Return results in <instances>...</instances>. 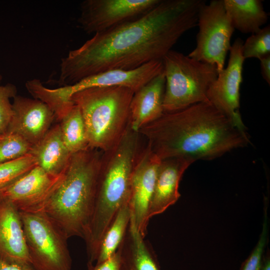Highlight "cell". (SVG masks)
<instances>
[{"label": "cell", "instance_id": "5", "mask_svg": "<svg viewBox=\"0 0 270 270\" xmlns=\"http://www.w3.org/2000/svg\"><path fill=\"white\" fill-rule=\"evenodd\" d=\"M134 93L124 86H97L72 96L82 113L90 148L106 152L118 143L130 126Z\"/></svg>", "mask_w": 270, "mask_h": 270}, {"label": "cell", "instance_id": "29", "mask_svg": "<svg viewBox=\"0 0 270 270\" xmlns=\"http://www.w3.org/2000/svg\"><path fill=\"white\" fill-rule=\"evenodd\" d=\"M0 270H36L31 264L0 258Z\"/></svg>", "mask_w": 270, "mask_h": 270}, {"label": "cell", "instance_id": "2", "mask_svg": "<svg viewBox=\"0 0 270 270\" xmlns=\"http://www.w3.org/2000/svg\"><path fill=\"white\" fill-rule=\"evenodd\" d=\"M138 133L160 160L174 157L212 160L250 144L246 130L208 101L164 112Z\"/></svg>", "mask_w": 270, "mask_h": 270}, {"label": "cell", "instance_id": "9", "mask_svg": "<svg viewBox=\"0 0 270 270\" xmlns=\"http://www.w3.org/2000/svg\"><path fill=\"white\" fill-rule=\"evenodd\" d=\"M162 0H85L78 23L88 34L100 33L138 18Z\"/></svg>", "mask_w": 270, "mask_h": 270}, {"label": "cell", "instance_id": "8", "mask_svg": "<svg viewBox=\"0 0 270 270\" xmlns=\"http://www.w3.org/2000/svg\"><path fill=\"white\" fill-rule=\"evenodd\" d=\"M197 26L196 46L188 56L215 66L219 72L224 68L234 30L224 0L204 3L198 14Z\"/></svg>", "mask_w": 270, "mask_h": 270}, {"label": "cell", "instance_id": "28", "mask_svg": "<svg viewBox=\"0 0 270 270\" xmlns=\"http://www.w3.org/2000/svg\"><path fill=\"white\" fill-rule=\"evenodd\" d=\"M120 266V252L118 250L105 261L93 266H88V270H119Z\"/></svg>", "mask_w": 270, "mask_h": 270}, {"label": "cell", "instance_id": "33", "mask_svg": "<svg viewBox=\"0 0 270 270\" xmlns=\"http://www.w3.org/2000/svg\"><path fill=\"white\" fill-rule=\"evenodd\" d=\"M4 135H5V134L0 136V141L2 140L4 138Z\"/></svg>", "mask_w": 270, "mask_h": 270}, {"label": "cell", "instance_id": "3", "mask_svg": "<svg viewBox=\"0 0 270 270\" xmlns=\"http://www.w3.org/2000/svg\"><path fill=\"white\" fill-rule=\"evenodd\" d=\"M140 136L130 126L114 147L102 152L84 239L88 264L94 263L102 235L120 209L128 204L132 173L140 151Z\"/></svg>", "mask_w": 270, "mask_h": 270}, {"label": "cell", "instance_id": "4", "mask_svg": "<svg viewBox=\"0 0 270 270\" xmlns=\"http://www.w3.org/2000/svg\"><path fill=\"white\" fill-rule=\"evenodd\" d=\"M102 152L72 154L62 178L42 210L68 238L88 234Z\"/></svg>", "mask_w": 270, "mask_h": 270}, {"label": "cell", "instance_id": "31", "mask_svg": "<svg viewBox=\"0 0 270 270\" xmlns=\"http://www.w3.org/2000/svg\"><path fill=\"white\" fill-rule=\"evenodd\" d=\"M260 270H270V256L268 251L264 255Z\"/></svg>", "mask_w": 270, "mask_h": 270}, {"label": "cell", "instance_id": "24", "mask_svg": "<svg viewBox=\"0 0 270 270\" xmlns=\"http://www.w3.org/2000/svg\"><path fill=\"white\" fill-rule=\"evenodd\" d=\"M242 54L244 60L256 58L258 60L270 54V26L262 28L251 34L242 46Z\"/></svg>", "mask_w": 270, "mask_h": 270}, {"label": "cell", "instance_id": "12", "mask_svg": "<svg viewBox=\"0 0 270 270\" xmlns=\"http://www.w3.org/2000/svg\"><path fill=\"white\" fill-rule=\"evenodd\" d=\"M62 174L52 176L36 165L2 191L0 196L10 202L20 212L42 211Z\"/></svg>", "mask_w": 270, "mask_h": 270}, {"label": "cell", "instance_id": "7", "mask_svg": "<svg viewBox=\"0 0 270 270\" xmlns=\"http://www.w3.org/2000/svg\"><path fill=\"white\" fill-rule=\"evenodd\" d=\"M31 264L36 270H72L68 238L42 211L20 212Z\"/></svg>", "mask_w": 270, "mask_h": 270}, {"label": "cell", "instance_id": "17", "mask_svg": "<svg viewBox=\"0 0 270 270\" xmlns=\"http://www.w3.org/2000/svg\"><path fill=\"white\" fill-rule=\"evenodd\" d=\"M166 79L164 70L136 92L130 106V127L138 132L164 113Z\"/></svg>", "mask_w": 270, "mask_h": 270}, {"label": "cell", "instance_id": "25", "mask_svg": "<svg viewBox=\"0 0 270 270\" xmlns=\"http://www.w3.org/2000/svg\"><path fill=\"white\" fill-rule=\"evenodd\" d=\"M32 146L20 136L6 134L0 142V163L14 160L28 154Z\"/></svg>", "mask_w": 270, "mask_h": 270}, {"label": "cell", "instance_id": "21", "mask_svg": "<svg viewBox=\"0 0 270 270\" xmlns=\"http://www.w3.org/2000/svg\"><path fill=\"white\" fill-rule=\"evenodd\" d=\"M130 216L128 204L116 213L101 238L94 265L105 261L116 252L125 236Z\"/></svg>", "mask_w": 270, "mask_h": 270}, {"label": "cell", "instance_id": "6", "mask_svg": "<svg viewBox=\"0 0 270 270\" xmlns=\"http://www.w3.org/2000/svg\"><path fill=\"white\" fill-rule=\"evenodd\" d=\"M162 62L166 79L164 112L208 101V89L218 72L215 66L172 50Z\"/></svg>", "mask_w": 270, "mask_h": 270}, {"label": "cell", "instance_id": "11", "mask_svg": "<svg viewBox=\"0 0 270 270\" xmlns=\"http://www.w3.org/2000/svg\"><path fill=\"white\" fill-rule=\"evenodd\" d=\"M160 162L146 145L140 151L132 173L128 206L131 218L144 237L150 220L149 206Z\"/></svg>", "mask_w": 270, "mask_h": 270}, {"label": "cell", "instance_id": "14", "mask_svg": "<svg viewBox=\"0 0 270 270\" xmlns=\"http://www.w3.org/2000/svg\"><path fill=\"white\" fill-rule=\"evenodd\" d=\"M194 162L185 157L160 160L149 206L150 219L162 213L177 202L180 196L178 188L182 177Z\"/></svg>", "mask_w": 270, "mask_h": 270}, {"label": "cell", "instance_id": "30", "mask_svg": "<svg viewBox=\"0 0 270 270\" xmlns=\"http://www.w3.org/2000/svg\"><path fill=\"white\" fill-rule=\"evenodd\" d=\"M259 60L260 61V67L262 76L266 82L270 85V54L262 57Z\"/></svg>", "mask_w": 270, "mask_h": 270}, {"label": "cell", "instance_id": "15", "mask_svg": "<svg viewBox=\"0 0 270 270\" xmlns=\"http://www.w3.org/2000/svg\"><path fill=\"white\" fill-rule=\"evenodd\" d=\"M162 70V60H154L134 69H112L88 76L71 88L76 93L92 87L120 86L135 92Z\"/></svg>", "mask_w": 270, "mask_h": 270}, {"label": "cell", "instance_id": "18", "mask_svg": "<svg viewBox=\"0 0 270 270\" xmlns=\"http://www.w3.org/2000/svg\"><path fill=\"white\" fill-rule=\"evenodd\" d=\"M144 238L130 216L125 236L118 248L119 270H162L155 252Z\"/></svg>", "mask_w": 270, "mask_h": 270}, {"label": "cell", "instance_id": "22", "mask_svg": "<svg viewBox=\"0 0 270 270\" xmlns=\"http://www.w3.org/2000/svg\"><path fill=\"white\" fill-rule=\"evenodd\" d=\"M59 122L63 141L71 154L90 148L84 122L77 106L74 104Z\"/></svg>", "mask_w": 270, "mask_h": 270}, {"label": "cell", "instance_id": "26", "mask_svg": "<svg viewBox=\"0 0 270 270\" xmlns=\"http://www.w3.org/2000/svg\"><path fill=\"white\" fill-rule=\"evenodd\" d=\"M17 88L12 84L0 85V136L8 131L14 116L12 104L10 99L17 94Z\"/></svg>", "mask_w": 270, "mask_h": 270}, {"label": "cell", "instance_id": "32", "mask_svg": "<svg viewBox=\"0 0 270 270\" xmlns=\"http://www.w3.org/2000/svg\"><path fill=\"white\" fill-rule=\"evenodd\" d=\"M2 74L0 72V83H1V82L2 80Z\"/></svg>", "mask_w": 270, "mask_h": 270}, {"label": "cell", "instance_id": "1", "mask_svg": "<svg viewBox=\"0 0 270 270\" xmlns=\"http://www.w3.org/2000/svg\"><path fill=\"white\" fill-rule=\"evenodd\" d=\"M202 0H162L132 20L96 34L61 60L58 82L72 85L112 69L131 70L162 60L197 26Z\"/></svg>", "mask_w": 270, "mask_h": 270}, {"label": "cell", "instance_id": "19", "mask_svg": "<svg viewBox=\"0 0 270 270\" xmlns=\"http://www.w3.org/2000/svg\"><path fill=\"white\" fill-rule=\"evenodd\" d=\"M36 165L48 174L58 176L66 168L72 154L66 147L59 124L52 126L29 152Z\"/></svg>", "mask_w": 270, "mask_h": 270}, {"label": "cell", "instance_id": "20", "mask_svg": "<svg viewBox=\"0 0 270 270\" xmlns=\"http://www.w3.org/2000/svg\"><path fill=\"white\" fill-rule=\"evenodd\" d=\"M224 2L234 30L242 33H255L268 21V14L260 0H224Z\"/></svg>", "mask_w": 270, "mask_h": 270}, {"label": "cell", "instance_id": "10", "mask_svg": "<svg viewBox=\"0 0 270 270\" xmlns=\"http://www.w3.org/2000/svg\"><path fill=\"white\" fill-rule=\"evenodd\" d=\"M243 42L238 38L231 45L228 64L218 72L208 89L207 98L208 102L239 128L246 130L240 112V88L245 60L242 54Z\"/></svg>", "mask_w": 270, "mask_h": 270}, {"label": "cell", "instance_id": "27", "mask_svg": "<svg viewBox=\"0 0 270 270\" xmlns=\"http://www.w3.org/2000/svg\"><path fill=\"white\" fill-rule=\"evenodd\" d=\"M266 211V208L262 228L258 242L250 254L242 264L240 270H260V269L264 250L268 238Z\"/></svg>", "mask_w": 270, "mask_h": 270}, {"label": "cell", "instance_id": "16", "mask_svg": "<svg viewBox=\"0 0 270 270\" xmlns=\"http://www.w3.org/2000/svg\"><path fill=\"white\" fill-rule=\"evenodd\" d=\"M0 258L31 264L20 212L1 196Z\"/></svg>", "mask_w": 270, "mask_h": 270}, {"label": "cell", "instance_id": "13", "mask_svg": "<svg viewBox=\"0 0 270 270\" xmlns=\"http://www.w3.org/2000/svg\"><path fill=\"white\" fill-rule=\"evenodd\" d=\"M12 104L14 116L6 133L17 134L32 146L50 128L55 114L46 104L34 98L16 95Z\"/></svg>", "mask_w": 270, "mask_h": 270}, {"label": "cell", "instance_id": "23", "mask_svg": "<svg viewBox=\"0 0 270 270\" xmlns=\"http://www.w3.org/2000/svg\"><path fill=\"white\" fill-rule=\"evenodd\" d=\"M36 166L35 159L29 154L14 160L0 163V192Z\"/></svg>", "mask_w": 270, "mask_h": 270}]
</instances>
